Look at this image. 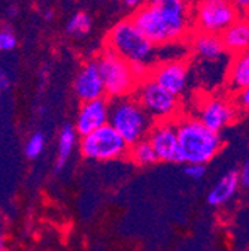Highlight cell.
Instances as JSON below:
<instances>
[{"label": "cell", "mask_w": 249, "mask_h": 251, "mask_svg": "<svg viewBox=\"0 0 249 251\" xmlns=\"http://www.w3.org/2000/svg\"><path fill=\"white\" fill-rule=\"evenodd\" d=\"M239 175H240V184L243 187H249V155H248V159L243 162V165L239 171Z\"/></svg>", "instance_id": "obj_25"}, {"label": "cell", "mask_w": 249, "mask_h": 251, "mask_svg": "<svg viewBox=\"0 0 249 251\" xmlns=\"http://www.w3.org/2000/svg\"><path fill=\"white\" fill-rule=\"evenodd\" d=\"M240 185V175L239 171H230L221 176L212 190L207 193V203L212 206H223L226 205L237 192Z\"/></svg>", "instance_id": "obj_17"}, {"label": "cell", "mask_w": 249, "mask_h": 251, "mask_svg": "<svg viewBox=\"0 0 249 251\" xmlns=\"http://www.w3.org/2000/svg\"><path fill=\"white\" fill-rule=\"evenodd\" d=\"M96 60L99 63L108 99L126 98L136 93L140 81L127 60L106 47L96 55Z\"/></svg>", "instance_id": "obj_5"}, {"label": "cell", "mask_w": 249, "mask_h": 251, "mask_svg": "<svg viewBox=\"0 0 249 251\" xmlns=\"http://www.w3.org/2000/svg\"><path fill=\"white\" fill-rule=\"evenodd\" d=\"M17 14H18V8L15 5H12V6L8 8V15L9 17H17Z\"/></svg>", "instance_id": "obj_29"}, {"label": "cell", "mask_w": 249, "mask_h": 251, "mask_svg": "<svg viewBox=\"0 0 249 251\" xmlns=\"http://www.w3.org/2000/svg\"><path fill=\"white\" fill-rule=\"evenodd\" d=\"M105 47L127 60L130 65H145L152 68L155 60V47L135 24L132 17L118 21L105 38Z\"/></svg>", "instance_id": "obj_3"}, {"label": "cell", "mask_w": 249, "mask_h": 251, "mask_svg": "<svg viewBox=\"0 0 249 251\" xmlns=\"http://www.w3.org/2000/svg\"><path fill=\"white\" fill-rule=\"evenodd\" d=\"M193 0H149L132 20L157 48L188 41L193 27Z\"/></svg>", "instance_id": "obj_1"}, {"label": "cell", "mask_w": 249, "mask_h": 251, "mask_svg": "<svg viewBox=\"0 0 249 251\" xmlns=\"http://www.w3.org/2000/svg\"><path fill=\"white\" fill-rule=\"evenodd\" d=\"M73 93L81 103L106 98L105 82L96 57L84 61L81 65L73 81Z\"/></svg>", "instance_id": "obj_12"}, {"label": "cell", "mask_w": 249, "mask_h": 251, "mask_svg": "<svg viewBox=\"0 0 249 251\" xmlns=\"http://www.w3.org/2000/svg\"><path fill=\"white\" fill-rule=\"evenodd\" d=\"M91 18L85 12H76L66 24V33L72 38H82L91 30Z\"/></svg>", "instance_id": "obj_20"}, {"label": "cell", "mask_w": 249, "mask_h": 251, "mask_svg": "<svg viewBox=\"0 0 249 251\" xmlns=\"http://www.w3.org/2000/svg\"><path fill=\"white\" fill-rule=\"evenodd\" d=\"M226 82L231 93L249 87V50L231 55L227 68Z\"/></svg>", "instance_id": "obj_16"}, {"label": "cell", "mask_w": 249, "mask_h": 251, "mask_svg": "<svg viewBox=\"0 0 249 251\" xmlns=\"http://www.w3.org/2000/svg\"><path fill=\"white\" fill-rule=\"evenodd\" d=\"M224 47L230 55L240 54L249 50V17H239L221 35Z\"/></svg>", "instance_id": "obj_15"}, {"label": "cell", "mask_w": 249, "mask_h": 251, "mask_svg": "<svg viewBox=\"0 0 249 251\" xmlns=\"http://www.w3.org/2000/svg\"><path fill=\"white\" fill-rule=\"evenodd\" d=\"M44 18H45V20H48V21H49V20H52V18H54V12H52L51 9L45 11V12H44Z\"/></svg>", "instance_id": "obj_30"}, {"label": "cell", "mask_w": 249, "mask_h": 251, "mask_svg": "<svg viewBox=\"0 0 249 251\" xmlns=\"http://www.w3.org/2000/svg\"><path fill=\"white\" fill-rule=\"evenodd\" d=\"M186 42H188V50L197 58L204 61H218L228 54L220 35L193 31Z\"/></svg>", "instance_id": "obj_14"}, {"label": "cell", "mask_w": 249, "mask_h": 251, "mask_svg": "<svg viewBox=\"0 0 249 251\" xmlns=\"http://www.w3.org/2000/svg\"><path fill=\"white\" fill-rule=\"evenodd\" d=\"M18 45V39L14 31L9 27H3L0 31V50L2 51H12Z\"/></svg>", "instance_id": "obj_22"}, {"label": "cell", "mask_w": 249, "mask_h": 251, "mask_svg": "<svg viewBox=\"0 0 249 251\" xmlns=\"http://www.w3.org/2000/svg\"><path fill=\"white\" fill-rule=\"evenodd\" d=\"M135 96L155 121L176 120L181 114H183L181 111L179 98L163 88L151 76L139 82Z\"/></svg>", "instance_id": "obj_8"}, {"label": "cell", "mask_w": 249, "mask_h": 251, "mask_svg": "<svg viewBox=\"0 0 249 251\" xmlns=\"http://www.w3.org/2000/svg\"><path fill=\"white\" fill-rule=\"evenodd\" d=\"M78 132L75 126L66 124L61 127L58 133V151H57V159H55V172H60L69 162L70 155L75 150V145L78 142Z\"/></svg>", "instance_id": "obj_18"}, {"label": "cell", "mask_w": 249, "mask_h": 251, "mask_svg": "<svg viewBox=\"0 0 249 251\" xmlns=\"http://www.w3.org/2000/svg\"><path fill=\"white\" fill-rule=\"evenodd\" d=\"M154 123L155 120L146 112L135 94L111 100L109 124L116 129L129 145L148 138Z\"/></svg>", "instance_id": "obj_4"}, {"label": "cell", "mask_w": 249, "mask_h": 251, "mask_svg": "<svg viewBox=\"0 0 249 251\" xmlns=\"http://www.w3.org/2000/svg\"><path fill=\"white\" fill-rule=\"evenodd\" d=\"M109 118H111V99L102 98L90 102H82L78 109L73 126L81 138L106 126L109 123Z\"/></svg>", "instance_id": "obj_13"}, {"label": "cell", "mask_w": 249, "mask_h": 251, "mask_svg": "<svg viewBox=\"0 0 249 251\" xmlns=\"http://www.w3.org/2000/svg\"><path fill=\"white\" fill-rule=\"evenodd\" d=\"M148 141L157 152L160 162L181 163L176 120L155 121L148 133Z\"/></svg>", "instance_id": "obj_11"}, {"label": "cell", "mask_w": 249, "mask_h": 251, "mask_svg": "<svg viewBox=\"0 0 249 251\" xmlns=\"http://www.w3.org/2000/svg\"><path fill=\"white\" fill-rule=\"evenodd\" d=\"M188 72L190 65L185 58H172L155 63L149 71V76L163 88L181 98L188 84Z\"/></svg>", "instance_id": "obj_10"}, {"label": "cell", "mask_w": 249, "mask_h": 251, "mask_svg": "<svg viewBox=\"0 0 249 251\" xmlns=\"http://www.w3.org/2000/svg\"><path fill=\"white\" fill-rule=\"evenodd\" d=\"M239 12L231 0H196L193 11L194 31L223 35L239 20Z\"/></svg>", "instance_id": "obj_7"}, {"label": "cell", "mask_w": 249, "mask_h": 251, "mask_svg": "<svg viewBox=\"0 0 249 251\" xmlns=\"http://www.w3.org/2000/svg\"><path fill=\"white\" fill-rule=\"evenodd\" d=\"M233 99L240 112L249 114V87L233 93Z\"/></svg>", "instance_id": "obj_23"}, {"label": "cell", "mask_w": 249, "mask_h": 251, "mask_svg": "<svg viewBox=\"0 0 249 251\" xmlns=\"http://www.w3.org/2000/svg\"><path fill=\"white\" fill-rule=\"evenodd\" d=\"M240 17H249V0H231Z\"/></svg>", "instance_id": "obj_26"}, {"label": "cell", "mask_w": 249, "mask_h": 251, "mask_svg": "<svg viewBox=\"0 0 249 251\" xmlns=\"http://www.w3.org/2000/svg\"><path fill=\"white\" fill-rule=\"evenodd\" d=\"M9 85H11V79H9V76H8L5 72H2V74H0V88H2V90L5 91V90H8V88H9Z\"/></svg>", "instance_id": "obj_28"}, {"label": "cell", "mask_w": 249, "mask_h": 251, "mask_svg": "<svg viewBox=\"0 0 249 251\" xmlns=\"http://www.w3.org/2000/svg\"><path fill=\"white\" fill-rule=\"evenodd\" d=\"M130 145L115 127L108 123L103 127L79 139V152L84 159L94 162H111L129 157Z\"/></svg>", "instance_id": "obj_6"}, {"label": "cell", "mask_w": 249, "mask_h": 251, "mask_svg": "<svg viewBox=\"0 0 249 251\" xmlns=\"http://www.w3.org/2000/svg\"><path fill=\"white\" fill-rule=\"evenodd\" d=\"M239 108L234 103L233 98L226 96H202L197 100L194 117H197L206 127L220 133L227 126L236 121Z\"/></svg>", "instance_id": "obj_9"}, {"label": "cell", "mask_w": 249, "mask_h": 251, "mask_svg": "<svg viewBox=\"0 0 249 251\" xmlns=\"http://www.w3.org/2000/svg\"><path fill=\"white\" fill-rule=\"evenodd\" d=\"M129 159L137 166H151L154 163L160 162L157 157V152H155V150L151 145V142L148 141V138L130 145Z\"/></svg>", "instance_id": "obj_19"}, {"label": "cell", "mask_w": 249, "mask_h": 251, "mask_svg": "<svg viewBox=\"0 0 249 251\" xmlns=\"http://www.w3.org/2000/svg\"><path fill=\"white\" fill-rule=\"evenodd\" d=\"M44 148H45V135L42 132H35L28 138L25 148H24L27 159H30V160L38 159V157L42 154Z\"/></svg>", "instance_id": "obj_21"}, {"label": "cell", "mask_w": 249, "mask_h": 251, "mask_svg": "<svg viewBox=\"0 0 249 251\" xmlns=\"http://www.w3.org/2000/svg\"><path fill=\"white\" fill-rule=\"evenodd\" d=\"M181 163L207 165L221 151L223 141L194 115L181 114L176 118Z\"/></svg>", "instance_id": "obj_2"}, {"label": "cell", "mask_w": 249, "mask_h": 251, "mask_svg": "<svg viewBox=\"0 0 249 251\" xmlns=\"http://www.w3.org/2000/svg\"><path fill=\"white\" fill-rule=\"evenodd\" d=\"M121 2H122V5L126 6V8H129L132 11H137L139 8L145 6L149 2V0H121Z\"/></svg>", "instance_id": "obj_27"}, {"label": "cell", "mask_w": 249, "mask_h": 251, "mask_svg": "<svg viewBox=\"0 0 249 251\" xmlns=\"http://www.w3.org/2000/svg\"><path fill=\"white\" fill-rule=\"evenodd\" d=\"M183 172L193 179H200L206 174V165H197V163H190L185 165Z\"/></svg>", "instance_id": "obj_24"}]
</instances>
